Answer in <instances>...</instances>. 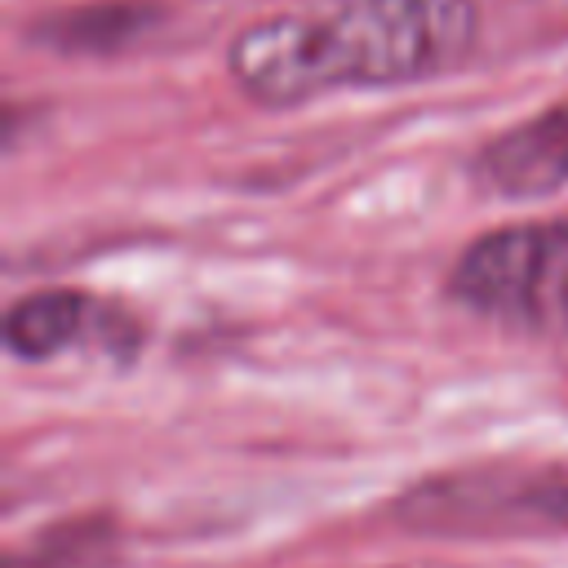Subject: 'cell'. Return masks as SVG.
Wrapping results in <instances>:
<instances>
[{"mask_svg": "<svg viewBox=\"0 0 568 568\" xmlns=\"http://www.w3.org/2000/svg\"><path fill=\"white\" fill-rule=\"evenodd\" d=\"M475 44V0H337L240 27L226 71L262 106H302L337 89H399L444 75Z\"/></svg>", "mask_w": 568, "mask_h": 568, "instance_id": "obj_1", "label": "cell"}, {"mask_svg": "<svg viewBox=\"0 0 568 568\" xmlns=\"http://www.w3.org/2000/svg\"><path fill=\"white\" fill-rule=\"evenodd\" d=\"M448 293L466 311L537 337H568V217L497 226L462 248Z\"/></svg>", "mask_w": 568, "mask_h": 568, "instance_id": "obj_2", "label": "cell"}, {"mask_svg": "<svg viewBox=\"0 0 568 568\" xmlns=\"http://www.w3.org/2000/svg\"><path fill=\"white\" fill-rule=\"evenodd\" d=\"M568 182V102L519 120L475 155V186L497 200H537Z\"/></svg>", "mask_w": 568, "mask_h": 568, "instance_id": "obj_3", "label": "cell"}, {"mask_svg": "<svg viewBox=\"0 0 568 568\" xmlns=\"http://www.w3.org/2000/svg\"><path fill=\"white\" fill-rule=\"evenodd\" d=\"M164 9L155 0H93L40 13L27 27V40L58 58H111L133 49L146 31H155Z\"/></svg>", "mask_w": 568, "mask_h": 568, "instance_id": "obj_4", "label": "cell"}, {"mask_svg": "<svg viewBox=\"0 0 568 568\" xmlns=\"http://www.w3.org/2000/svg\"><path fill=\"white\" fill-rule=\"evenodd\" d=\"M98 324V311L75 288H44L9 306L4 315V346L18 359H53L67 346L84 342V333Z\"/></svg>", "mask_w": 568, "mask_h": 568, "instance_id": "obj_5", "label": "cell"}, {"mask_svg": "<svg viewBox=\"0 0 568 568\" xmlns=\"http://www.w3.org/2000/svg\"><path fill=\"white\" fill-rule=\"evenodd\" d=\"M115 528L106 519H75L44 532L27 555H13L9 568H111Z\"/></svg>", "mask_w": 568, "mask_h": 568, "instance_id": "obj_6", "label": "cell"}, {"mask_svg": "<svg viewBox=\"0 0 568 568\" xmlns=\"http://www.w3.org/2000/svg\"><path fill=\"white\" fill-rule=\"evenodd\" d=\"M524 506H528V515H537L541 524L568 532V479H555V484H541V488L524 493Z\"/></svg>", "mask_w": 568, "mask_h": 568, "instance_id": "obj_7", "label": "cell"}]
</instances>
